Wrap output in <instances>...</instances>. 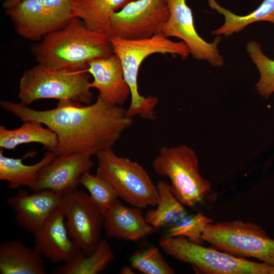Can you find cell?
I'll use <instances>...</instances> for the list:
<instances>
[{
	"label": "cell",
	"mask_w": 274,
	"mask_h": 274,
	"mask_svg": "<svg viewBox=\"0 0 274 274\" xmlns=\"http://www.w3.org/2000/svg\"><path fill=\"white\" fill-rule=\"evenodd\" d=\"M1 106L23 122L36 121L57 135L56 156L79 153L88 155L112 148L132 124L122 106H114L97 96L92 104L58 100L48 110L32 109L21 103L1 100Z\"/></svg>",
	"instance_id": "1"
},
{
	"label": "cell",
	"mask_w": 274,
	"mask_h": 274,
	"mask_svg": "<svg viewBox=\"0 0 274 274\" xmlns=\"http://www.w3.org/2000/svg\"><path fill=\"white\" fill-rule=\"evenodd\" d=\"M30 50L39 64L72 72L86 71L91 60L113 53L106 32L89 28L76 17L33 44Z\"/></svg>",
	"instance_id": "2"
},
{
	"label": "cell",
	"mask_w": 274,
	"mask_h": 274,
	"mask_svg": "<svg viewBox=\"0 0 274 274\" xmlns=\"http://www.w3.org/2000/svg\"><path fill=\"white\" fill-rule=\"evenodd\" d=\"M113 52L119 58L124 76L130 90L131 100L126 113L132 118L139 115L143 119L153 120L156 118L154 109L158 98L152 95H141L138 89V76L139 68L148 56L154 53L177 55L187 57L189 50L183 42H174L158 33L144 39L126 40L110 37Z\"/></svg>",
	"instance_id": "3"
},
{
	"label": "cell",
	"mask_w": 274,
	"mask_h": 274,
	"mask_svg": "<svg viewBox=\"0 0 274 274\" xmlns=\"http://www.w3.org/2000/svg\"><path fill=\"white\" fill-rule=\"evenodd\" d=\"M91 76L87 71L57 70L39 63L25 71L20 80V103L28 106L39 99H55L90 104Z\"/></svg>",
	"instance_id": "4"
},
{
	"label": "cell",
	"mask_w": 274,
	"mask_h": 274,
	"mask_svg": "<svg viewBox=\"0 0 274 274\" xmlns=\"http://www.w3.org/2000/svg\"><path fill=\"white\" fill-rule=\"evenodd\" d=\"M195 151L181 145L162 147L152 163L155 172L167 177L171 190L184 206L191 207L200 201L211 188L210 182L199 172Z\"/></svg>",
	"instance_id": "5"
},
{
	"label": "cell",
	"mask_w": 274,
	"mask_h": 274,
	"mask_svg": "<svg viewBox=\"0 0 274 274\" xmlns=\"http://www.w3.org/2000/svg\"><path fill=\"white\" fill-rule=\"evenodd\" d=\"M96 155V175L112 186L119 198L141 209L156 206L158 198L156 185L141 164L117 155L112 148Z\"/></svg>",
	"instance_id": "6"
},
{
	"label": "cell",
	"mask_w": 274,
	"mask_h": 274,
	"mask_svg": "<svg viewBox=\"0 0 274 274\" xmlns=\"http://www.w3.org/2000/svg\"><path fill=\"white\" fill-rule=\"evenodd\" d=\"M159 245L168 255L191 264L205 274H269L272 265L233 256L217 249L205 247L184 236L161 238Z\"/></svg>",
	"instance_id": "7"
},
{
	"label": "cell",
	"mask_w": 274,
	"mask_h": 274,
	"mask_svg": "<svg viewBox=\"0 0 274 274\" xmlns=\"http://www.w3.org/2000/svg\"><path fill=\"white\" fill-rule=\"evenodd\" d=\"M202 239L220 251L274 265V239L255 223L235 220L209 224Z\"/></svg>",
	"instance_id": "8"
},
{
	"label": "cell",
	"mask_w": 274,
	"mask_h": 274,
	"mask_svg": "<svg viewBox=\"0 0 274 274\" xmlns=\"http://www.w3.org/2000/svg\"><path fill=\"white\" fill-rule=\"evenodd\" d=\"M74 0H22L5 9L17 33L32 41L63 27L73 17Z\"/></svg>",
	"instance_id": "9"
},
{
	"label": "cell",
	"mask_w": 274,
	"mask_h": 274,
	"mask_svg": "<svg viewBox=\"0 0 274 274\" xmlns=\"http://www.w3.org/2000/svg\"><path fill=\"white\" fill-rule=\"evenodd\" d=\"M169 17L165 0H134L111 15L106 33L126 40L150 38L161 32Z\"/></svg>",
	"instance_id": "10"
},
{
	"label": "cell",
	"mask_w": 274,
	"mask_h": 274,
	"mask_svg": "<svg viewBox=\"0 0 274 274\" xmlns=\"http://www.w3.org/2000/svg\"><path fill=\"white\" fill-rule=\"evenodd\" d=\"M61 208L70 236L84 254H91L101 239L103 214L89 194L77 189L63 196Z\"/></svg>",
	"instance_id": "11"
},
{
	"label": "cell",
	"mask_w": 274,
	"mask_h": 274,
	"mask_svg": "<svg viewBox=\"0 0 274 274\" xmlns=\"http://www.w3.org/2000/svg\"><path fill=\"white\" fill-rule=\"evenodd\" d=\"M165 1L169 17L160 33L166 38L181 39L194 58L207 61L215 66L223 65V57L218 49L221 37H216L212 43L207 42L197 32L192 10L186 0Z\"/></svg>",
	"instance_id": "12"
},
{
	"label": "cell",
	"mask_w": 274,
	"mask_h": 274,
	"mask_svg": "<svg viewBox=\"0 0 274 274\" xmlns=\"http://www.w3.org/2000/svg\"><path fill=\"white\" fill-rule=\"evenodd\" d=\"M90 155L71 153L56 156L40 170L33 192L51 190L64 196L77 189L81 176L93 167Z\"/></svg>",
	"instance_id": "13"
},
{
	"label": "cell",
	"mask_w": 274,
	"mask_h": 274,
	"mask_svg": "<svg viewBox=\"0 0 274 274\" xmlns=\"http://www.w3.org/2000/svg\"><path fill=\"white\" fill-rule=\"evenodd\" d=\"M63 196L51 190L29 194L20 190L7 200L19 226L33 234L43 226L61 205Z\"/></svg>",
	"instance_id": "14"
},
{
	"label": "cell",
	"mask_w": 274,
	"mask_h": 274,
	"mask_svg": "<svg viewBox=\"0 0 274 274\" xmlns=\"http://www.w3.org/2000/svg\"><path fill=\"white\" fill-rule=\"evenodd\" d=\"M33 236V249L53 263L71 261L80 250L70 235L61 205Z\"/></svg>",
	"instance_id": "15"
},
{
	"label": "cell",
	"mask_w": 274,
	"mask_h": 274,
	"mask_svg": "<svg viewBox=\"0 0 274 274\" xmlns=\"http://www.w3.org/2000/svg\"><path fill=\"white\" fill-rule=\"evenodd\" d=\"M86 71L93 78L90 88L96 89L98 96L109 104L122 106L130 95L121 61L114 53L91 60Z\"/></svg>",
	"instance_id": "16"
},
{
	"label": "cell",
	"mask_w": 274,
	"mask_h": 274,
	"mask_svg": "<svg viewBox=\"0 0 274 274\" xmlns=\"http://www.w3.org/2000/svg\"><path fill=\"white\" fill-rule=\"evenodd\" d=\"M104 228L107 236L127 241H136L153 230L141 208L129 207L116 200L103 214Z\"/></svg>",
	"instance_id": "17"
},
{
	"label": "cell",
	"mask_w": 274,
	"mask_h": 274,
	"mask_svg": "<svg viewBox=\"0 0 274 274\" xmlns=\"http://www.w3.org/2000/svg\"><path fill=\"white\" fill-rule=\"evenodd\" d=\"M1 274H45L42 255L33 248L11 240L0 244Z\"/></svg>",
	"instance_id": "18"
},
{
	"label": "cell",
	"mask_w": 274,
	"mask_h": 274,
	"mask_svg": "<svg viewBox=\"0 0 274 274\" xmlns=\"http://www.w3.org/2000/svg\"><path fill=\"white\" fill-rule=\"evenodd\" d=\"M3 150L0 149V180L7 181L10 189L25 186L31 189L41 169L56 156L53 152L48 151L37 163L27 165L24 164L23 160L35 154L34 152L27 153L20 158H15L5 156Z\"/></svg>",
	"instance_id": "19"
},
{
	"label": "cell",
	"mask_w": 274,
	"mask_h": 274,
	"mask_svg": "<svg viewBox=\"0 0 274 274\" xmlns=\"http://www.w3.org/2000/svg\"><path fill=\"white\" fill-rule=\"evenodd\" d=\"M36 143L43 146L44 149L53 152L58 144L56 133L49 128L36 121H27L19 127L9 129L0 126V147L13 150L23 144Z\"/></svg>",
	"instance_id": "20"
},
{
	"label": "cell",
	"mask_w": 274,
	"mask_h": 274,
	"mask_svg": "<svg viewBox=\"0 0 274 274\" xmlns=\"http://www.w3.org/2000/svg\"><path fill=\"white\" fill-rule=\"evenodd\" d=\"M134 0H74L72 15L89 28L107 32L111 15Z\"/></svg>",
	"instance_id": "21"
},
{
	"label": "cell",
	"mask_w": 274,
	"mask_h": 274,
	"mask_svg": "<svg viewBox=\"0 0 274 274\" xmlns=\"http://www.w3.org/2000/svg\"><path fill=\"white\" fill-rule=\"evenodd\" d=\"M211 8L224 17V22L220 27L214 30L212 34L225 37L244 29L255 22L266 21L274 24V0H263L259 6L252 13L238 15L219 5L215 0H208Z\"/></svg>",
	"instance_id": "22"
},
{
	"label": "cell",
	"mask_w": 274,
	"mask_h": 274,
	"mask_svg": "<svg viewBox=\"0 0 274 274\" xmlns=\"http://www.w3.org/2000/svg\"><path fill=\"white\" fill-rule=\"evenodd\" d=\"M156 187L158 193L156 208L148 211L145 217L153 229H158L174 225L188 214L173 194L169 184L160 180Z\"/></svg>",
	"instance_id": "23"
},
{
	"label": "cell",
	"mask_w": 274,
	"mask_h": 274,
	"mask_svg": "<svg viewBox=\"0 0 274 274\" xmlns=\"http://www.w3.org/2000/svg\"><path fill=\"white\" fill-rule=\"evenodd\" d=\"M114 254L108 243L101 239L94 251L86 255L81 250L70 261L57 266L53 274H96L113 259Z\"/></svg>",
	"instance_id": "24"
},
{
	"label": "cell",
	"mask_w": 274,
	"mask_h": 274,
	"mask_svg": "<svg viewBox=\"0 0 274 274\" xmlns=\"http://www.w3.org/2000/svg\"><path fill=\"white\" fill-rule=\"evenodd\" d=\"M246 49L260 74L259 80L256 85L257 91L267 99L274 93V60L262 52L261 46L255 41L249 42Z\"/></svg>",
	"instance_id": "25"
},
{
	"label": "cell",
	"mask_w": 274,
	"mask_h": 274,
	"mask_svg": "<svg viewBox=\"0 0 274 274\" xmlns=\"http://www.w3.org/2000/svg\"><path fill=\"white\" fill-rule=\"evenodd\" d=\"M79 183L89 192V195L104 214L119 198L112 186L97 175H93L89 171L84 173L80 177Z\"/></svg>",
	"instance_id": "26"
},
{
	"label": "cell",
	"mask_w": 274,
	"mask_h": 274,
	"mask_svg": "<svg viewBox=\"0 0 274 274\" xmlns=\"http://www.w3.org/2000/svg\"><path fill=\"white\" fill-rule=\"evenodd\" d=\"M131 266L144 274H173L169 265L156 247L135 252L130 259Z\"/></svg>",
	"instance_id": "27"
},
{
	"label": "cell",
	"mask_w": 274,
	"mask_h": 274,
	"mask_svg": "<svg viewBox=\"0 0 274 274\" xmlns=\"http://www.w3.org/2000/svg\"><path fill=\"white\" fill-rule=\"evenodd\" d=\"M212 220L200 213L188 214L183 219L168 227L166 236H184L190 241L200 244L202 235Z\"/></svg>",
	"instance_id": "28"
},
{
	"label": "cell",
	"mask_w": 274,
	"mask_h": 274,
	"mask_svg": "<svg viewBox=\"0 0 274 274\" xmlns=\"http://www.w3.org/2000/svg\"><path fill=\"white\" fill-rule=\"evenodd\" d=\"M22 0H5L3 3V7L5 9L14 7Z\"/></svg>",
	"instance_id": "29"
},
{
	"label": "cell",
	"mask_w": 274,
	"mask_h": 274,
	"mask_svg": "<svg viewBox=\"0 0 274 274\" xmlns=\"http://www.w3.org/2000/svg\"><path fill=\"white\" fill-rule=\"evenodd\" d=\"M134 268L131 266H123L120 271L121 274H133L135 273L134 271Z\"/></svg>",
	"instance_id": "30"
},
{
	"label": "cell",
	"mask_w": 274,
	"mask_h": 274,
	"mask_svg": "<svg viewBox=\"0 0 274 274\" xmlns=\"http://www.w3.org/2000/svg\"><path fill=\"white\" fill-rule=\"evenodd\" d=\"M269 274H274V265L272 266L269 272Z\"/></svg>",
	"instance_id": "31"
}]
</instances>
